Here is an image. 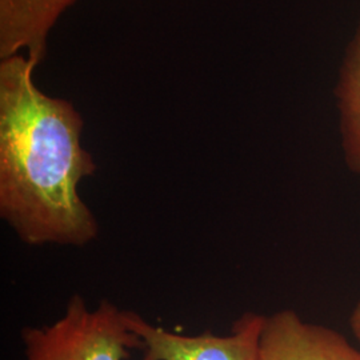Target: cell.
I'll return each mask as SVG.
<instances>
[{
  "instance_id": "7a4b0ae2",
  "label": "cell",
  "mask_w": 360,
  "mask_h": 360,
  "mask_svg": "<svg viewBox=\"0 0 360 360\" xmlns=\"http://www.w3.org/2000/svg\"><path fill=\"white\" fill-rule=\"evenodd\" d=\"M22 339L26 360H126L132 349H143L126 311L108 300L91 311L80 295L68 300L59 321L40 328L26 327Z\"/></svg>"
},
{
  "instance_id": "3957f363",
  "label": "cell",
  "mask_w": 360,
  "mask_h": 360,
  "mask_svg": "<svg viewBox=\"0 0 360 360\" xmlns=\"http://www.w3.org/2000/svg\"><path fill=\"white\" fill-rule=\"evenodd\" d=\"M126 318L131 330L143 340L142 360H262L260 336L266 316L255 312L243 314L224 336L212 331L171 333L132 311H126Z\"/></svg>"
},
{
  "instance_id": "5b68a950",
  "label": "cell",
  "mask_w": 360,
  "mask_h": 360,
  "mask_svg": "<svg viewBox=\"0 0 360 360\" xmlns=\"http://www.w3.org/2000/svg\"><path fill=\"white\" fill-rule=\"evenodd\" d=\"M75 0H0V59L26 52L38 67L52 27Z\"/></svg>"
},
{
  "instance_id": "8992f818",
  "label": "cell",
  "mask_w": 360,
  "mask_h": 360,
  "mask_svg": "<svg viewBox=\"0 0 360 360\" xmlns=\"http://www.w3.org/2000/svg\"><path fill=\"white\" fill-rule=\"evenodd\" d=\"M334 95L345 162L360 176V20L339 67Z\"/></svg>"
},
{
  "instance_id": "277c9868",
  "label": "cell",
  "mask_w": 360,
  "mask_h": 360,
  "mask_svg": "<svg viewBox=\"0 0 360 360\" xmlns=\"http://www.w3.org/2000/svg\"><path fill=\"white\" fill-rule=\"evenodd\" d=\"M262 360H360V351L330 327L303 321L295 311L266 316Z\"/></svg>"
},
{
  "instance_id": "52a82bcc",
  "label": "cell",
  "mask_w": 360,
  "mask_h": 360,
  "mask_svg": "<svg viewBox=\"0 0 360 360\" xmlns=\"http://www.w3.org/2000/svg\"><path fill=\"white\" fill-rule=\"evenodd\" d=\"M349 327L352 330V334L355 335V338L360 342V299L356 302L355 307H354L352 312H351Z\"/></svg>"
},
{
  "instance_id": "6da1fadb",
  "label": "cell",
  "mask_w": 360,
  "mask_h": 360,
  "mask_svg": "<svg viewBox=\"0 0 360 360\" xmlns=\"http://www.w3.org/2000/svg\"><path fill=\"white\" fill-rule=\"evenodd\" d=\"M35 68L23 53L0 60V217L26 245L83 247L99 227L77 187L96 165L83 117L39 90Z\"/></svg>"
}]
</instances>
